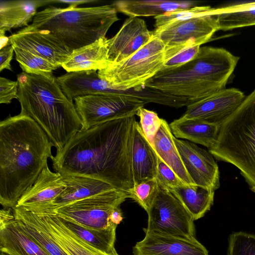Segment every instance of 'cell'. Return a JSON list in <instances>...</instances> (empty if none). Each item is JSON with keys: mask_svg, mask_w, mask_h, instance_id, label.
I'll use <instances>...</instances> for the list:
<instances>
[{"mask_svg": "<svg viewBox=\"0 0 255 255\" xmlns=\"http://www.w3.org/2000/svg\"><path fill=\"white\" fill-rule=\"evenodd\" d=\"M165 45L153 35L135 52L117 62H111L98 73L102 80L121 90H140L163 68Z\"/></svg>", "mask_w": 255, "mask_h": 255, "instance_id": "obj_7", "label": "cell"}, {"mask_svg": "<svg viewBox=\"0 0 255 255\" xmlns=\"http://www.w3.org/2000/svg\"><path fill=\"white\" fill-rule=\"evenodd\" d=\"M128 198H130L128 192L113 189L71 203L53 211L84 226L104 229L113 225L110 219L113 210L120 206Z\"/></svg>", "mask_w": 255, "mask_h": 255, "instance_id": "obj_11", "label": "cell"}, {"mask_svg": "<svg viewBox=\"0 0 255 255\" xmlns=\"http://www.w3.org/2000/svg\"><path fill=\"white\" fill-rule=\"evenodd\" d=\"M228 241V255H255V235L234 232Z\"/></svg>", "mask_w": 255, "mask_h": 255, "instance_id": "obj_34", "label": "cell"}, {"mask_svg": "<svg viewBox=\"0 0 255 255\" xmlns=\"http://www.w3.org/2000/svg\"><path fill=\"white\" fill-rule=\"evenodd\" d=\"M200 46H192L186 47L164 61L160 71H169L182 66L191 61L197 56Z\"/></svg>", "mask_w": 255, "mask_h": 255, "instance_id": "obj_37", "label": "cell"}, {"mask_svg": "<svg viewBox=\"0 0 255 255\" xmlns=\"http://www.w3.org/2000/svg\"><path fill=\"white\" fill-rule=\"evenodd\" d=\"M53 146L41 127L23 112L0 122V203L4 208L16 207L53 157Z\"/></svg>", "mask_w": 255, "mask_h": 255, "instance_id": "obj_2", "label": "cell"}, {"mask_svg": "<svg viewBox=\"0 0 255 255\" xmlns=\"http://www.w3.org/2000/svg\"><path fill=\"white\" fill-rule=\"evenodd\" d=\"M117 12L113 4L87 7L49 6L37 12L31 24L49 31L72 53L105 37L119 19Z\"/></svg>", "mask_w": 255, "mask_h": 255, "instance_id": "obj_5", "label": "cell"}, {"mask_svg": "<svg viewBox=\"0 0 255 255\" xmlns=\"http://www.w3.org/2000/svg\"><path fill=\"white\" fill-rule=\"evenodd\" d=\"M51 3H54V0H1L0 34H5L12 29L27 26L38 7Z\"/></svg>", "mask_w": 255, "mask_h": 255, "instance_id": "obj_23", "label": "cell"}, {"mask_svg": "<svg viewBox=\"0 0 255 255\" xmlns=\"http://www.w3.org/2000/svg\"><path fill=\"white\" fill-rule=\"evenodd\" d=\"M218 30L216 16L206 15L155 29L153 33L165 45V61L186 47L208 42Z\"/></svg>", "mask_w": 255, "mask_h": 255, "instance_id": "obj_10", "label": "cell"}, {"mask_svg": "<svg viewBox=\"0 0 255 255\" xmlns=\"http://www.w3.org/2000/svg\"><path fill=\"white\" fill-rule=\"evenodd\" d=\"M110 221L113 224L118 225L123 220V215L120 206L116 207L110 215Z\"/></svg>", "mask_w": 255, "mask_h": 255, "instance_id": "obj_40", "label": "cell"}, {"mask_svg": "<svg viewBox=\"0 0 255 255\" xmlns=\"http://www.w3.org/2000/svg\"><path fill=\"white\" fill-rule=\"evenodd\" d=\"M18 81L0 77V103L10 104L13 99H17Z\"/></svg>", "mask_w": 255, "mask_h": 255, "instance_id": "obj_38", "label": "cell"}, {"mask_svg": "<svg viewBox=\"0 0 255 255\" xmlns=\"http://www.w3.org/2000/svg\"><path fill=\"white\" fill-rule=\"evenodd\" d=\"M0 251L10 255H50L19 227L11 208L0 211Z\"/></svg>", "mask_w": 255, "mask_h": 255, "instance_id": "obj_17", "label": "cell"}, {"mask_svg": "<svg viewBox=\"0 0 255 255\" xmlns=\"http://www.w3.org/2000/svg\"><path fill=\"white\" fill-rule=\"evenodd\" d=\"M155 179L159 186L167 189L186 185L159 156Z\"/></svg>", "mask_w": 255, "mask_h": 255, "instance_id": "obj_36", "label": "cell"}, {"mask_svg": "<svg viewBox=\"0 0 255 255\" xmlns=\"http://www.w3.org/2000/svg\"><path fill=\"white\" fill-rule=\"evenodd\" d=\"M62 175L52 172L47 165L35 182L19 198L16 207H38L47 205L66 189Z\"/></svg>", "mask_w": 255, "mask_h": 255, "instance_id": "obj_19", "label": "cell"}, {"mask_svg": "<svg viewBox=\"0 0 255 255\" xmlns=\"http://www.w3.org/2000/svg\"><path fill=\"white\" fill-rule=\"evenodd\" d=\"M193 0H122L113 4L117 10L129 17L158 16L168 12L187 9L196 6Z\"/></svg>", "mask_w": 255, "mask_h": 255, "instance_id": "obj_24", "label": "cell"}, {"mask_svg": "<svg viewBox=\"0 0 255 255\" xmlns=\"http://www.w3.org/2000/svg\"><path fill=\"white\" fill-rule=\"evenodd\" d=\"M110 62L108 39L105 37L73 50L61 67L67 73L87 70L99 71L106 68Z\"/></svg>", "mask_w": 255, "mask_h": 255, "instance_id": "obj_22", "label": "cell"}, {"mask_svg": "<svg viewBox=\"0 0 255 255\" xmlns=\"http://www.w3.org/2000/svg\"><path fill=\"white\" fill-rule=\"evenodd\" d=\"M182 161L194 184L215 191L220 187V172L214 157L190 141L173 137Z\"/></svg>", "mask_w": 255, "mask_h": 255, "instance_id": "obj_13", "label": "cell"}, {"mask_svg": "<svg viewBox=\"0 0 255 255\" xmlns=\"http://www.w3.org/2000/svg\"><path fill=\"white\" fill-rule=\"evenodd\" d=\"M239 59L223 48L200 47L193 60L173 70L160 71L144 86L198 101L226 88Z\"/></svg>", "mask_w": 255, "mask_h": 255, "instance_id": "obj_4", "label": "cell"}, {"mask_svg": "<svg viewBox=\"0 0 255 255\" xmlns=\"http://www.w3.org/2000/svg\"><path fill=\"white\" fill-rule=\"evenodd\" d=\"M96 0H54V3H61L69 4V6L77 7L78 5L96 2Z\"/></svg>", "mask_w": 255, "mask_h": 255, "instance_id": "obj_41", "label": "cell"}, {"mask_svg": "<svg viewBox=\"0 0 255 255\" xmlns=\"http://www.w3.org/2000/svg\"><path fill=\"white\" fill-rule=\"evenodd\" d=\"M131 159L134 185L155 178L158 156L137 121L134 126Z\"/></svg>", "mask_w": 255, "mask_h": 255, "instance_id": "obj_21", "label": "cell"}, {"mask_svg": "<svg viewBox=\"0 0 255 255\" xmlns=\"http://www.w3.org/2000/svg\"><path fill=\"white\" fill-rule=\"evenodd\" d=\"M13 213L19 227L50 255H69L54 240L35 213L19 207L13 208Z\"/></svg>", "mask_w": 255, "mask_h": 255, "instance_id": "obj_28", "label": "cell"}, {"mask_svg": "<svg viewBox=\"0 0 255 255\" xmlns=\"http://www.w3.org/2000/svg\"><path fill=\"white\" fill-rule=\"evenodd\" d=\"M135 115L80 130L51 159L61 175L96 179L128 193L133 187L132 144Z\"/></svg>", "mask_w": 255, "mask_h": 255, "instance_id": "obj_1", "label": "cell"}, {"mask_svg": "<svg viewBox=\"0 0 255 255\" xmlns=\"http://www.w3.org/2000/svg\"><path fill=\"white\" fill-rule=\"evenodd\" d=\"M215 16L218 22L219 30L227 31L255 25V7L223 12Z\"/></svg>", "mask_w": 255, "mask_h": 255, "instance_id": "obj_31", "label": "cell"}, {"mask_svg": "<svg viewBox=\"0 0 255 255\" xmlns=\"http://www.w3.org/2000/svg\"><path fill=\"white\" fill-rule=\"evenodd\" d=\"M208 150L217 160L237 167L255 193V89L221 126L218 140Z\"/></svg>", "mask_w": 255, "mask_h": 255, "instance_id": "obj_6", "label": "cell"}, {"mask_svg": "<svg viewBox=\"0 0 255 255\" xmlns=\"http://www.w3.org/2000/svg\"><path fill=\"white\" fill-rule=\"evenodd\" d=\"M245 98L241 90L226 88L203 99L190 102L180 118L221 126L239 107Z\"/></svg>", "mask_w": 255, "mask_h": 255, "instance_id": "obj_12", "label": "cell"}, {"mask_svg": "<svg viewBox=\"0 0 255 255\" xmlns=\"http://www.w3.org/2000/svg\"><path fill=\"white\" fill-rule=\"evenodd\" d=\"M146 212V230L165 235L196 238L194 220L167 189L159 186L157 195Z\"/></svg>", "mask_w": 255, "mask_h": 255, "instance_id": "obj_8", "label": "cell"}, {"mask_svg": "<svg viewBox=\"0 0 255 255\" xmlns=\"http://www.w3.org/2000/svg\"><path fill=\"white\" fill-rule=\"evenodd\" d=\"M167 190L180 202L194 221L203 217L213 204L215 191L196 185H184Z\"/></svg>", "mask_w": 255, "mask_h": 255, "instance_id": "obj_29", "label": "cell"}, {"mask_svg": "<svg viewBox=\"0 0 255 255\" xmlns=\"http://www.w3.org/2000/svg\"><path fill=\"white\" fill-rule=\"evenodd\" d=\"M56 214L68 229L95 249L107 255H119L115 248L117 225H112L106 229H95Z\"/></svg>", "mask_w": 255, "mask_h": 255, "instance_id": "obj_27", "label": "cell"}, {"mask_svg": "<svg viewBox=\"0 0 255 255\" xmlns=\"http://www.w3.org/2000/svg\"><path fill=\"white\" fill-rule=\"evenodd\" d=\"M158 188L155 178L134 185L128 193L130 198L134 200L147 212L157 195Z\"/></svg>", "mask_w": 255, "mask_h": 255, "instance_id": "obj_33", "label": "cell"}, {"mask_svg": "<svg viewBox=\"0 0 255 255\" xmlns=\"http://www.w3.org/2000/svg\"><path fill=\"white\" fill-rule=\"evenodd\" d=\"M136 115L139 117V124L144 135L152 145L153 139L161 126L162 119L160 118L156 112L143 107L138 110Z\"/></svg>", "mask_w": 255, "mask_h": 255, "instance_id": "obj_35", "label": "cell"}, {"mask_svg": "<svg viewBox=\"0 0 255 255\" xmlns=\"http://www.w3.org/2000/svg\"><path fill=\"white\" fill-rule=\"evenodd\" d=\"M173 135L177 138L188 140L209 149L216 144L221 126L202 121L179 118L169 124Z\"/></svg>", "mask_w": 255, "mask_h": 255, "instance_id": "obj_26", "label": "cell"}, {"mask_svg": "<svg viewBox=\"0 0 255 255\" xmlns=\"http://www.w3.org/2000/svg\"><path fill=\"white\" fill-rule=\"evenodd\" d=\"M26 210L38 217L54 240L69 255H107L73 234L60 221L55 211L36 208Z\"/></svg>", "mask_w": 255, "mask_h": 255, "instance_id": "obj_18", "label": "cell"}, {"mask_svg": "<svg viewBox=\"0 0 255 255\" xmlns=\"http://www.w3.org/2000/svg\"><path fill=\"white\" fill-rule=\"evenodd\" d=\"M73 100L82 121V130L110 121L136 115L146 104L139 99L117 94L87 95Z\"/></svg>", "mask_w": 255, "mask_h": 255, "instance_id": "obj_9", "label": "cell"}, {"mask_svg": "<svg viewBox=\"0 0 255 255\" xmlns=\"http://www.w3.org/2000/svg\"><path fill=\"white\" fill-rule=\"evenodd\" d=\"M62 179L66 185V188L50 204L42 207L24 208H38L56 210L71 203L116 189L107 183L84 176L64 175H62Z\"/></svg>", "mask_w": 255, "mask_h": 255, "instance_id": "obj_20", "label": "cell"}, {"mask_svg": "<svg viewBox=\"0 0 255 255\" xmlns=\"http://www.w3.org/2000/svg\"><path fill=\"white\" fill-rule=\"evenodd\" d=\"M212 8L210 6H195L187 9L168 12L154 17L155 29L171 23L189 19L197 16L211 15Z\"/></svg>", "mask_w": 255, "mask_h": 255, "instance_id": "obj_32", "label": "cell"}, {"mask_svg": "<svg viewBox=\"0 0 255 255\" xmlns=\"http://www.w3.org/2000/svg\"><path fill=\"white\" fill-rule=\"evenodd\" d=\"M169 125L162 119L152 146L157 155L186 185H195L187 172L174 141Z\"/></svg>", "mask_w": 255, "mask_h": 255, "instance_id": "obj_25", "label": "cell"}, {"mask_svg": "<svg viewBox=\"0 0 255 255\" xmlns=\"http://www.w3.org/2000/svg\"><path fill=\"white\" fill-rule=\"evenodd\" d=\"M17 78L21 111L37 123L57 151L62 149L82 127L73 102L65 95L53 76L22 72Z\"/></svg>", "mask_w": 255, "mask_h": 255, "instance_id": "obj_3", "label": "cell"}, {"mask_svg": "<svg viewBox=\"0 0 255 255\" xmlns=\"http://www.w3.org/2000/svg\"><path fill=\"white\" fill-rule=\"evenodd\" d=\"M14 52V48L11 44L0 50V72L3 69L12 70L10 62Z\"/></svg>", "mask_w": 255, "mask_h": 255, "instance_id": "obj_39", "label": "cell"}, {"mask_svg": "<svg viewBox=\"0 0 255 255\" xmlns=\"http://www.w3.org/2000/svg\"><path fill=\"white\" fill-rule=\"evenodd\" d=\"M9 37L10 43L41 56L58 67L71 52L49 31L38 29L32 24L24 27Z\"/></svg>", "mask_w": 255, "mask_h": 255, "instance_id": "obj_14", "label": "cell"}, {"mask_svg": "<svg viewBox=\"0 0 255 255\" xmlns=\"http://www.w3.org/2000/svg\"><path fill=\"white\" fill-rule=\"evenodd\" d=\"M0 49L9 44H11L9 42V37L6 36L5 34H0Z\"/></svg>", "mask_w": 255, "mask_h": 255, "instance_id": "obj_42", "label": "cell"}, {"mask_svg": "<svg viewBox=\"0 0 255 255\" xmlns=\"http://www.w3.org/2000/svg\"><path fill=\"white\" fill-rule=\"evenodd\" d=\"M13 48L16 60L24 72L51 77L53 76V71L58 68L50 61L35 54L20 48Z\"/></svg>", "mask_w": 255, "mask_h": 255, "instance_id": "obj_30", "label": "cell"}, {"mask_svg": "<svg viewBox=\"0 0 255 255\" xmlns=\"http://www.w3.org/2000/svg\"><path fill=\"white\" fill-rule=\"evenodd\" d=\"M153 35L143 19L129 17L116 35L108 39L110 61L117 62L127 58L147 43Z\"/></svg>", "mask_w": 255, "mask_h": 255, "instance_id": "obj_16", "label": "cell"}, {"mask_svg": "<svg viewBox=\"0 0 255 255\" xmlns=\"http://www.w3.org/2000/svg\"><path fill=\"white\" fill-rule=\"evenodd\" d=\"M145 236L133 247V255H209L196 238L159 234L143 229Z\"/></svg>", "mask_w": 255, "mask_h": 255, "instance_id": "obj_15", "label": "cell"}, {"mask_svg": "<svg viewBox=\"0 0 255 255\" xmlns=\"http://www.w3.org/2000/svg\"><path fill=\"white\" fill-rule=\"evenodd\" d=\"M0 255H10L3 252V251H0Z\"/></svg>", "mask_w": 255, "mask_h": 255, "instance_id": "obj_43", "label": "cell"}]
</instances>
